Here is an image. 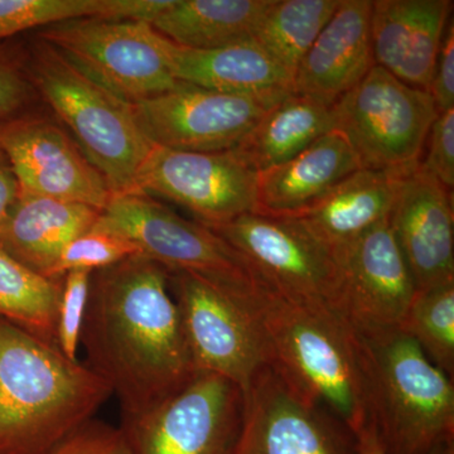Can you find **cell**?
<instances>
[{"label": "cell", "instance_id": "1", "mask_svg": "<svg viewBox=\"0 0 454 454\" xmlns=\"http://www.w3.org/2000/svg\"><path fill=\"white\" fill-rule=\"evenodd\" d=\"M80 343L86 365L118 397L122 418L160 404L199 372L169 271L143 254L92 273Z\"/></svg>", "mask_w": 454, "mask_h": 454}, {"label": "cell", "instance_id": "2", "mask_svg": "<svg viewBox=\"0 0 454 454\" xmlns=\"http://www.w3.org/2000/svg\"><path fill=\"white\" fill-rule=\"evenodd\" d=\"M239 300L258 331L265 365L356 434L370 419L351 325L330 306L289 297L256 278Z\"/></svg>", "mask_w": 454, "mask_h": 454}, {"label": "cell", "instance_id": "3", "mask_svg": "<svg viewBox=\"0 0 454 454\" xmlns=\"http://www.w3.org/2000/svg\"><path fill=\"white\" fill-rule=\"evenodd\" d=\"M112 395L86 364L0 317V454H46Z\"/></svg>", "mask_w": 454, "mask_h": 454}, {"label": "cell", "instance_id": "4", "mask_svg": "<svg viewBox=\"0 0 454 454\" xmlns=\"http://www.w3.org/2000/svg\"><path fill=\"white\" fill-rule=\"evenodd\" d=\"M369 419L385 454L454 447L453 379L399 327L354 328Z\"/></svg>", "mask_w": 454, "mask_h": 454}, {"label": "cell", "instance_id": "5", "mask_svg": "<svg viewBox=\"0 0 454 454\" xmlns=\"http://www.w3.org/2000/svg\"><path fill=\"white\" fill-rule=\"evenodd\" d=\"M26 59L33 88L74 134L113 195L129 193L154 146L137 124L130 104L80 73L44 42L38 40Z\"/></svg>", "mask_w": 454, "mask_h": 454}, {"label": "cell", "instance_id": "6", "mask_svg": "<svg viewBox=\"0 0 454 454\" xmlns=\"http://www.w3.org/2000/svg\"><path fill=\"white\" fill-rule=\"evenodd\" d=\"M334 130L361 168L404 175L420 163L439 115L429 91L400 82L380 66L333 104Z\"/></svg>", "mask_w": 454, "mask_h": 454}, {"label": "cell", "instance_id": "7", "mask_svg": "<svg viewBox=\"0 0 454 454\" xmlns=\"http://www.w3.org/2000/svg\"><path fill=\"white\" fill-rule=\"evenodd\" d=\"M37 38L128 104L179 83L170 66L168 38L149 23L80 18L44 27Z\"/></svg>", "mask_w": 454, "mask_h": 454}, {"label": "cell", "instance_id": "8", "mask_svg": "<svg viewBox=\"0 0 454 454\" xmlns=\"http://www.w3.org/2000/svg\"><path fill=\"white\" fill-rule=\"evenodd\" d=\"M92 227L129 239L140 254L170 273L195 274L234 295L249 291L255 280L243 258L219 235L149 196L114 195Z\"/></svg>", "mask_w": 454, "mask_h": 454}, {"label": "cell", "instance_id": "9", "mask_svg": "<svg viewBox=\"0 0 454 454\" xmlns=\"http://www.w3.org/2000/svg\"><path fill=\"white\" fill-rule=\"evenodd\" d=\"M244 394L223 376L197 372L182 389L121 428L133 454H235Z\"/></svg>", "mask_w": 454, "mask_h": 454}, {"label": "cell", "instance_id": "10", "mask_svg": "<svg viewBox=\"0 0 454 454\" xmlns=\"http://www.w3.org/2000/svg\"><path fill=\"white\" fill-rule=\"evenodd\" d=\"M208 229L243 258L260 282L289 297L334 309L340 286L339 260L297 220L249 212Z\"/></svg>", "mask_w": 454, "mask_h": 454}, {"label": "cell", "instance_id": "11", "mask_svg": "<svg viewBox=\"0 0 454 454\" xmlns=\"http://www.w3.org/2000/svg\"><path fill=\"white\" fill-rule=\"evenodd\" d=\"M286 95L226 94L179 82L169 91L130 106L140 130L154 146L216 153L240 145L262 115Z\"/></svg>", "mask_w": 454, "mask_h": 454}, {"label": "cell", "instance_id": "12", "mask_svg": "<svg viewBox=\"0 0 454 454\" xmlns=\"http://www.w3.org/2000/svg\"><path fill=\"white\" fill-rule=\"evenodd\" d=\"M258 177L234 151L196 153L153 146L129 193L162 197L186 208L197 223L216 227L256 211Z\"/></svg>", "mask_w": 454, "mask_h": 454}, {"label": "cell", "instance_id": "13", "mask_svg": "<svg viewBox=\"0 0 454 454\" xmlns=\"http://www.w3.org/2000/svg\"><path fill=\"white\" fill-rule=\"evenodd\" d=\"M169 291L199 372L216 373L247 394L265 365L252 316L238 295L184 271H169Z\"/></svg>", "mask_w": 454, "mask_h": 454}, {"label": "cell", "instance_id": "14", "mask_svg": "<svg viewBox=\"0 0 454 454\" xmlns=\"http://www.w3.org/2000/svg\"><path fill=\"white\" fill-rule=\"evenodd\" d=\"M235 454H357L354 433L294 393L268 365L244 395Z\"/></svg>", "mask_w": 454, "mask_h": 454}, {"label": "cell", "instance_id": "15", "mask_svg": "<svg viewBox=\"0 0 454 454\" xmlns=\"http://www.w3.org/2000/svg\"><path fill=\"white\" fill-rule=\"evenodd\" d=\"M0 148L12 164L20 195L82 203L98 211L114 196L74 139L49 119L23 114L2 122Z\"/></svg>", "mask_w": 454, "mask_h": 454}, {"label": "cell", "instance_id": "16", "mask_svg": "<svg viewBox=\"0 0 454 454\" xmlns=\"http://www.w3.org/2000/svg\"><path fill=\"white\" fill-rule=\"evenodd\" d=\"M340 286L334 310L351 327H399L415 284L389 217L339 255Z\"/></svg>", "mask_w": 454, "mask_h": 454}, {"label": "cell", "instance_id": "17", "mask_svg": "<svg viewBox=\"0 0 454 454\" xmlns=\"http://www.w3.org/2000/svg\"><path fill=\"white\" fill-rule=\"evenodd\" d=\"M389 221L415 291L454 282L453 191L419 163L400 176Z\"/></svg>", "mask_w": 454, "mask_h": 454}, {"label": "cell", "instance_id": "18", "mask_svg": "<svg viewBox=\"0 0 454 454\" xmlns=\"http://www.w3.org/2000/svg\"><path fill=\"white\" fill-rule=\"evenodd\" d=\"M452 0H375L370 33L375 65L428 91Z\"/></svg>", "mask_w": 454, "mask_h": 454}, {"label": "cell", "instance_id": "19", "mask_svg": "<svg viewBox=\"0 0 454 454\" xmlns=\"http://www.w3.org/2000/svg\"><path fill=\"white\" fill-rule=\"evenodd\" d=\"M372 0H340L301 59L293 92L333 104L354 89L375 66L370 20Z\"/></svg>", "mask_w": 454, "mask_h": 454}, {"label": "cell", "instance_id": "20", "mask_svg": "<svg viewBox=\"0 0 454 454\" xmlns=\"http://www.w3.org/2000/svg\"><path fill=\"white\" fill-rule=\"evenodd\" d=\"M361 169L354 149L333 130L273 168L259 172L256 214L295 217Z\"/></svg>", "mask_w": 454, "mask_h": 454}, {"label": "cell", "instance_id": "21", "mask_svg": "<svg viewBox=\"0 0 454 454\" xmlns=\"http://www.w3.org/2000/svg\"><path fill=\"white\" fill-rule=\"evenodd\" d=\"M100 214L82 203L20 193L0 220V247L35 273L52 278L65 247L91 230Z\"/></svg>", "mask_w": 454, "mask_h": 454}, {"label": "cell", "instance_id": "22", "mask_svg": "<svg viewBox=\"0 0 454 454\" xmlns=\"http://www.w3.org/2000/svg\"><path fill=\"white\" fill-rule=\"evenodd\" d=\"M400 176L358 169L293 219L339 258L349 245L390 216Z\"/></svg>", "mask_w": 454, "mask_h": 454}, {"label": "cell", "instance_id": "23", "mask_svg": "<svg viewBox=\"0 0 454 454\" xmlns=\"http://www.w3.org/2000/svg\"><path fill=\"white\" fill-rule=\"evenodd\" d=\"M169 59L179 82L254 97L293 92L292 77L253 40L216 50H191L169 41Z\"/></svg>", "mask_w": 454, "mask_h": 454}, {"label": "cell", "instance_id": "24", "mask_svg": "<svg viewBox=\"0 0 454 454\" xmlns=\"http://www.w3.org/2000/svg\"><path fill=\"white\" fill-rule=\"evenodd\" d=\"M334 127L333 104L291 92L232 151L259 173L288 162Z\"/></svg>", "mask_w": 454, "mask_h": 454}, {"label": "cell", "instance_id": "25", "mask_svg": "<svg viewBox=\"0 0 454 454\" xmlns=\"http://www.w3.org/2000/svg\"><path fill=\"white\" fill-rule=\"evenodd\" d=\"M271 0H173L152 23L173 43L191 50H216L252 40Z\"/></svg>", "mask_w": 454, "mask_h": 454}, {"label": "cell", "instance_id": "26", "mask_svg": "<svg viewBox=\"0 0 454 454\" xmlns=\"http://www.w3.org/2000/svg\"><path fill=\"white\" fill-rule=\"evenodd\" d=\"M340 0H271L256 25L252 40L267 52L292 80L301 59Z\"/></svg>", "mask_w": 454, "mask_h": 454}, {"label": "cell", "instance_id": "27", "mask_svg": "<svg viewBox=\"0 0 454 454\" xmlns=\"http://www.w3.org/2000/svg\"><path fill=\"white\" fill-rule=\"evenodd\" d=\"M62 279L35 273L0 247V317L56 343Z\"/></svg>", "mask_w": 454, "mask_h": 454}, {"label": "cell", "instance_id": "28", "mask_svg": "<svg viewBox=\"0 0 454 454\" xmlns=\"http://www.w3.org/2000/svg\"><path fill=\"white\" fill-rule=\"evenodd\" d=\"M399 328L439 370L453 379L454 282L415 291Z\"/></svg>", "mask_w": 454, "mask_h": 454}, {"label": "cell", "instance_id": "29", "mask_svg": "<svg viewBox=\"0 0 454 454\" xmlns=\"http://www.w3.org/2000/svg\"><path fill=\"white\" fill-rule=\"evenodd\" d=\"M114 0H0V42L80 18H112Z\"/></svg>", "mask_w": 454, "mask_h": 454}, {"label": "cell", "instance_id": "30", "mask_svg": "<svg viewBox=\"0 0 454 454\" xmlns=\"http://www.w3.org/2000/svg\"><path fill=\"white\" fill-rule=\"evenodd\" d=\"M140 254L129 239L116 232L92 227L65 247L52 270L53 279H61L68 271L101 270Z\"/></svg>", "mask_w": 454, "mask_h": 454}, {"label": "cell", "instance_id": "31", "mask_svg": "<svg viewBox=\"0 0 454 454\" xmlns=\"http://www.w3.org/2000/svg\"><path fill=\"white\" fill-rule=\"evenodd\" d=\"M91 276V271L73 270L61 278L62 293L57 315L56 342L62 354L71 360H77Z\"/></svg>", "mask_w": 454, "mask_h": 454}, {"label": "cell", "instance_id": "32", "mask_svg": "<svg viewBox=\"0 0 454 454\" xmlns=\"http://www.w3.org/2000/svg\"><path fill=\"white\" fill-rule=\"evenodd\" d=\"M35 91L26 56L7 41L0 42V124L23 115Z\"/></svg>", "mask_w": 454, "mask_h": 454}, {"label": "cell", "instance_id": "33", "mask_svg": "<svg viewBox=\"0 0 454 454\" xmlns=\"http://www.w3.org/2000/svg\"><path fill=\"white\" fill-rule=\"evenodd\" d=\"M46 454H133L121 428L101 422L83 424Z\"/></svg>", "mask_w": 454, "mask_h": 454}, {"label": "cell", "instance_id": "34", "mask_svg": "<svg viewBox=\"0 0 454 454\" xmlns=\"http://www.w3.org/2000/svg\"><path fill=\"white\" fill-rule=\"evenodd\" d=\"M428 154L420 167L441 182L448 190L454 187V109L441 113L430 128Z\"/></svg>", "mask_w": 454, "mask_h": 454}, {"label": "cell", "instance_id": "35", "mask_svg": "<svg viewBox=\"0 0 454 454\" xmlns=\"http://www.w3.org/2000/svg\"><path fill=\"white\" fill-rule=\"evenodd\" d=\"M438 113L454 109V27L448 25L429 86Z\"/></svg>", "mask_w": 454, "mask_h": 454}, {"label": "cell", "instance_id": "36", "mask_svg": "<svg viewBox=\"0 0 454 454\" xmlns=\"http://www.w3.org/2000/svg\"><path fill=\"white\" fill-rule=\"evenodd\" d=\"M20 196V184L7 155L0 148V220Z\"/></svg>", "mask_w": 454, "mask_h": 454}, {"label": "cell", "instance_id": "37", "mask_svg": "<svg viewBox=\"0 0 454 454\" xmlns=\"http://www.w3.org/2000/svg\"><path fill=\"white\" fill-rule=\"evenodd\" d=\"M355 438H356L357 454H385L372 420H369L363 428L358 430ZM448 450H450V448H448ZM446 450L438 454H443Z\"/></svg>", "mask_w": 454, "mask_h": 454}, {"label": "cell", "instance_id": "38", "mask_svg": "<svg viewBox=\"0 0 454 454\" xmlns=\"http://www.w3.org/2000/svg\"><path fill=\"white\" fill-rule=\"evenodd\" d=\"M443 454H454V448H450V450H446Z\"/></svg>", "mask_w": 454, "mask_h": 454}]
</instances>
